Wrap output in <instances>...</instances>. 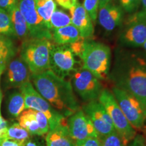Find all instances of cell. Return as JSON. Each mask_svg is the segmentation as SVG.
Instances as JSON below:
<instances>
[{
    "mask_svg": "<svg viewBox=\"0 0 146 146\" xmlns=\"http://www.w3.org/2000/svg\"><path fill=\"white\" fill-rule=\"evenodd\" d=\"M141 4H142V6H143V11L146 13V0H141Z\"/></svg>",
    "mask_w": 146,
    "mask_h": 146,
    "instance_id": "cell-38",
    "label": "cell"
},
{
    "mask_svg": "<svg viewBox=\"0 0 146 146\" xmlns=\"http://www.w3.org/2000/svg\"><path fill=\"white\" fill-rule=\"evenodd\" d=\"M79 62L76 60L68 45L52 43L50 54V70L60 77L66 78L72 75L78 68Z\"/></svg>",
    "mask_w": 146,
    "mask_h": 146,
    "instance_id": "cell-9",
    "label": "cell"
},
{
    "mask_svg": "<svg viewBox=\"0 0 146 146\" xmlns=\"http://www.w3.org/2000/svg\"><path fill=\"white\" fill-rule=\"evenodd\" d=\"M3 87L4 90L18 88L31 81V74L28 66L19 57L12 58L3 72Z\"/></svg>",
    "mask_w": 146,
    "mask_h": 146,
    "instance_id": "cell-12",
    "label": "cell"
},
{
    "mask_svg": "<svg viewBox=\"0 0 146 146\" xmlns=\"http://www.w3.org/2000/svg\"><path fill=\"white\" fill-rule=\"evenodd\" d=\"M67 125L71 137L76 142L91 137H100L92 122L83 110H78L69 116Z\"/></svg>",
    "mask_w": 146,
    "mask_h": 146,
    "instance_id": "cell-14",
    "label": "cell"
},
{
    "mask_svg": "<svg viewBox=\"0 0 146 146\" xmlns=\"http://www.w3.org/2000/svg\"><path fill=\"white\" fill-rule=\"evenodd\" d=\"M99 9L98 22L106 31H112L116 27L121 26L124 21L125 11L120 5L114 4L111 1Z\"/></svg>",
    "mask_w": 146,
    "mask_h": 146,
    "instance_id": "cell-15",
    "label": "cell"
},
{
    "mask_svg": "<svg viewBox=\"0 0 146 146\" xmlns=\"http://www.w3.org/2000/svg\"><path fill=\"white\" fill-rule=\"evenodd\" d=\"M83 110L92 122L100 138L104 137L116 131L112 119L104 106L98 100L89 102L84 106Z\"/></svg>",
    "mask_w": 146,
    "mask_h": 146,
    "instance_id": "cell-13",
    "label": "cell"
},
{
    "mask_svg": "<svg viewBox=\"0 0 146 146\" xmlns=\"http://www.w3.org/2000/svg\"><path fill=\"white\" fill-rule=\"evenodd\" d=\"M71 23L79 31L81 37L89 39L94 33V27L90 16L78 1L76 5L70 9Z\"/></svg>",
    "mask_w": 146,
    "mask_h": 146,
    "instance_id": "cell-16",
    "label": "cell"
},
{
    "mask_svg": "<svg viewBox=\"0 0 146 146\" xmlns=\"http://www.w3.org/2000/svg\"><path fill=\"white\" fill-rule=\"evenodd\" d=\"M111 1H112V0H99V8H102Z\"/></svg>",
    "mask_w": 146,
    "mask_h": 146,
    "instance_id": "cell-37",
    "label": "cell"
},
{
    "mask_svg": "<svg viewBox=\"0 0 146 146\" xmlns=\"http://www.w3.org/2000/svg\"><path fill=\"white\" fill-rule=\"evenodd\" d=\"M101 146H128L130 143L116 131L100 138Z\"/></svg>",
    "mask_w": 146,
    "mask_h": 146,
    "instance_id": "cell-27",
    "label": "cell"
},
{
    "mask_svg": "<svg viewBox=\"0 0 146 146\" xmlns=\"http://www.w3.org/2000/svg\"><path fill=\"white\" fill-rule=\"evenodd\" d=\"M19 0H0V8L10 14L15 7L18 6Z\"/></svg>",
    "mask_w": 146,
    "mask_h": 146,
    "instance_id": "cell-33",
    "label": "cell"
},
{
    "mask_svg": "<svg viewBox=\"0 0 146 146\" xmlns=\"http://www.w3.org/2000/svg\"><path fill=\"white\" fill-rule=\"evenodd\" d=\"M1 102H2V93H1V88H0V116H1Z\"/></svg>",
    "mask_w": 146,
    "mask_h": 146,
    "instance_id": "cell-39",
    "label": "cell"
},
{
    "mask_svg": "<svg viewBox=\"0 0 146 146\" xmlns=\"http://www.w3.org/2000/svg\"><path fill=\"white\" fill-rule=\"evenodd\" d=\"M142 46H143V50H145V53H146V41L144 42V43L143 44V45H142Z\"/></svg>",
    "mask_w": 146,
    "mask_h": 146,
    "instance_id": "cell-40",
    "label": "cell"
},
{
    "mask_svg": "<svg viewBox=\"0 0 146 146\" xmlns=\"http://www.w3.org/2000/svg\"><path fill=\"white\" fill-rule=\"evenodd\" d=\"M31 79L37 92L66 118L80 110L70 81L50 70L32 74Z\"/></svg>",
    "mask_w": 146,
    "mask_h": 146,
    "instance_id": "cell-2",
    "label": "cell"
},
{
    "mask_svg": "<svg viewBox=\"0 0 146 146\" xmlns=\"http://www.w3.org/2000/svg\"><path fill=\"white\" fill-rule=\"evenodd\" d=\"M17 119L19 125L26 129L31 135L41 136L35 110H25Z\"/></svg>",
    "mask_w": 146,
    "mask_h": 146,
    "instance_id": "cell-22",
    "label": "cell"
},
{
    "mask_svg": "<svg viewBox=\"0 0 146 146\" xmlns=\"http://www.w3.org/2000/svg\"><path fill=\"white\" fill-rule=\"evenodd\" d=\"M72 24L71 18L64 11L56 9L53 12L50 19V29H60L62 27L68 26Z\"/></svg>",
    "mask_w": 146,
    "mask_h": 146,
    "instance_id": "cell-26",
    "label": "cell"
},
{
    "mask_svg": "<svg viewBox=\"0 0 146 146\" xmlns=\"http://www.w3.org/2000/svg\"><path fill=\"white\" fill-rule=\"evenodd\" d=\"M108 78L114 87L133 95L146 108L145 55L131 51L117 52Z\"/></svg>",
    "mask_w": 146,
    "mask_h": 146,
    "instance_id": "cell-1",
    "label": "cell"
},
{
    "mask_svg": "<svg viewBox=\"0 0 146 146\" xmlns=\"http://www.w3.org/2000/svg\"><path fill=\"white\" fill-rule=\"evenodd\" d=\"M73 90L83 101L98 100L103 90L101 82L89 70L81 68L76 70L71 75Z\"/></svg>",
    "mask_w": 146,
    "mask_h": 146,
    "instance_id": "cell-10",
    "label": "cell"
},
{
    "mask_svg": "<svg viewBox=\"0 0 146 146\" xmlns=\"http://www.w3.org/2000/svg\"><path fill=\"white\" fill-rule=\"evenodd\" d=\"M76 146H101L100 137H91L82 141H76Z\"/></svg>",
    "mask_w": 146,
    "mask_h": 146,
    "instance_id": "cell-32",
    "label": "cell"
},
{
    "mask_svg": "<svg viewBox=\"0 0 146 146\" xmlns=\"http://www.w3.org/2000/svg\"><path fill=\"white\" fill-rule=\"evenodd\" d=\"M52 40L56 45H70L81 38L79 31L72 24L52 30Z\"/></svg>",
    "mask_w": 146,
    "mask_h": 146,
    "instance_id": "cell-19",
    "label": "cell"
},
{
    "mask_svg": "<svg viewBox=\"0 0 146 146\" xmlns=\"http://www.w3.org/2000/svg\"><path fill=\"white\" fill-rule=\"evenodd\" d=\"M52 43L49 39L31 37L22 42L20 56L28 66L31 75L50 70Z\"/></svg>",
    "mask_w": 146,
    "mask_h": 146,
    "instance_id": "cell-4",
    "label": "cell"
},
{
    "mask_svg": "<svg viewBox=\"0 0 146 146\" xmlns=\"http://www.w3.org/2000/svg\"><path fill=\"white\" fill-rule=\"evenodd\" d=\"M36 10L47 27L50 29V19L56 9L54 0H35Z\"/></svg>",
    "mask_w": 146,
    "mask_h": 146,
    "instance_id": "cell-23",
    "label": "cell"
},
{
    "mask_svg": "<svg viewBox=\"0 0 146 146\" xmlns=\"http://www.w3.org/2000/svg\"><path fill=\"white\" fill-rule=\"evenodd\" d=\"M16 54V49L10 38L0 35V78L7 64Z\"/></svg>",
    "mask_w": 146,
    "mask_h": 146,
    "instance_id": "cell-21",
    "label": "cell"
},
{
    "mask_svg": "<svg viewBox=\"0 0 146 146\" xmlns=\"http://www.w3.org/2000/svg\"><path fill=\"white\" fill-rule=\"evenodd\" d=\"M83 5L90 16L92 21H96L99 8V0H84Z\"/></svg>",
    "mask_w": 146,
    "mask_h": 146,
    "instance_id": "cell-28",
    "label": "cell"
},
{
    "mask_svg": "<svg viewBox=\"0 0 146 146\" xmlns=\"http://www.w3.org/2000/svg\"><path fill=\"white\" fill-rule=\"evenodd\" d=\"M80 59L82 68L89 70L98 79L108 78L111 64V50L108 45L86 39Z\"/></svg>",
    "mask_w": 146,
    "mask_h": 146,
    "instance_id": "cell-3",
    "label": "cell"
},
{
    "mask_svg": "<svg viewBox=\"0 0 146 146\" xmlns=\"http://www.w3.org/2000/svg\"><path fill=\"white\" fill-rule=\"evenodd\" d=\"M5 110L6 115L10 118H18L25 110V98L19 89H14L8 94L5 102Z\"/></svg>",
    "mask_w": 146,
    "mask_h": 146,
    "instance_id": "cell-18",
    "label": "cell"
},
{
    "mask_svg": "<svg viewBox=\"0 0 146 146\" xmlns=\"http://www.w3.org/2000/svg\"><path fill=\"white\" fill-rule=\"evenodd\" d=\"M56 1L58 5L67 10L72 9L78 2V0H56Z\"/></svg>",
    "mask_w": 146,
    "mask_h": 146,
    "instance_id": "cell-34",
    "label": "cell"
},
{
    "mask_svg": "<svg viewBox=\"0 0 146 146\" xmlns=\"http://www.w3.org/2000/svg\"><path fill=\"white\" fill-rule=\"evenodd\" d=\"M119 35V42L123 46L137 47L146 41V13L139 11L131 14L124 22Z\"/></svg>",
    "mask_w": 146,
    "mask_h": 146,
    "instance_id": "cell-6",
    "label": "cell"
},
{
    "mask_svg": "<svg viewBox=\"0 0 146 146\" xmlns=\"http://www.w3.org/2000/svg\"><path fill=\"white\" fill-rule=\"evenodd\" d=\"M35 114L41 136L43 137L50 131V125H49L48 120L44 114L39 112V111L35 110Z\"/></svg>",
    "mask_w": 146,
    "mask_h": 146,
    "instance_id": "cell-30",
    "label": "cell"
},
{
    "mask_svg": "<svg viewBox=\"0 0 146 146\" xmlns=\"http://www.w3.org/2000/svg\"><path fill=\"white\" fill-rule=\"evenodd\" d=\"M112 94L130 125L135 129L143 127L146 120V108L139 100L127 91L114 87Z\"/></svg>",
    "mask_w": 146,
    "mask_h": 146,
    "instance_id": "cell-8",
    "label": "cell"
},
{
    "mask_svg": "<svg viewBox=\"0 0 146 146\" xmlns=\"http://www.w3.org/2000/svg\"><path fill=\"white\" fill-rule=\"evenodd\" d=\"M25 98V110L32 109L44 114L48 120L50 130L66 120L61 113L42 97L35 89L31 81L27 82L19 88Z\"/></svg>",
    "mask_w": 146,
    "mask_h": 146,
    "instance_id": "cell-5",
    "label": "cell"
},
{
    "mask_svg": "<svg viewBox=\"0 0 146 146\" xmlns=\"http://www.w3.org/2000/svg\"><path fill=\"white\" fill-rule=\"evenodd\" d=\"M31 135L26 129L21 127L18 123H13L8 125L5 137L14 141L24 143L30 138Z\"/></svg>",
    "mask_w": 146,
    "mask_h": 146,
    "instance_id": "cell-24",
    "label": "cell"
},
{
    "mask_svg": "<svg viewBox=\"0 0 146 146\" xmlns=\"http://www.w3.org/2000/svg\"><path fill=\"white\" fill-rule=\"evenodd\" d=\"M23 146H46L45 139L42 136L31 135L23 143Z\"/></svg>",
    "mask_w": 146,
    "mask_h": 146,
    "instance_id": "cell-31",
    "label": "cell"
},
{
    "mask_svg": "<svg viewBox=\"0 0 146 146\" xmlns=\"http://www.w3.org/2000/svg\"><path fill=\"white\" fill-rule=\"evenodd\" d=\"M18 8L27 24L31 37L52 40V31L38 14L35 0H19Z\"/></svg>",
    "mask_w": 146,
    "mask_h": 146,
    "instance_id": "cell-11",
    "label": "cell"
},
{
    "mask_svg": "<svg viewBox=\"0 0 146 146\" xmlns=\"http://www.w3.org/2000/svg\"><path fill=\"white\" fill-rule=\"evenodd\" d=\"M0 146H23V143L8 138H0Z\"/></svg>",
    "mask_w": 146,
    "mask_h": 146,
    "instance_id": "cell-35",
    "label": "cell"
},
{
    "mask_svg": "<svg viewBox=\"0 0 146 146\" xmlns=\"http://www.w3.org/2000/svg\"><path fill=\"white\" fill-rule=\"evenodd\" d=\"M10 15L13 25L16 38L23 42L31 38L27 24L23 16L22 15L18 5L10 12Z\"/></svg>",
    "mask_w": 146,
    "mask_h": 146,
    "instance_id": "cell-20",
    "label": "cell"
},
{
    "mask_svg": "<svg viewBox=\"0 0 146 146\" xmlns=\"http://www.w3.org/2000/svg\"><path fill=\"white\" fill-rule=\"evenodd\" d=\"M98 101L104 106L112 119L116 131L128 141H132L136 136V131L123 114L112 92L107 89H103Z\"/></svg>",
    "mask_w": 146,
    "mask_h": 146,
    "instance_id": "cell-7",
    "label": "cell"
},
{
    "mask_svg": "<svg viewBox=\"0 0 146 146\" xmlns=\"http://www.w3.org/2000/svg\"><path fill=\"white\" fill-rule=\"evenodd\" d=\"M0 35L8 38H16L10 15L0 8Z\"/></svg>",
    "mask_w": 146,
    "mask_h": 146,
    "instance_id": "cell-25",
    "label": "cell"
},
{
    "mask_svg": "<svg viewBox=\"0 0 146 146\" xmlns=\"http://www.w3.org/2000/svg\"><path fill=\"white\" fill-rule=\"evenodd\" d=\"M45 139L46 146H76V141L69 133L67 120L50 129Z\"/></svg>",
    "mask_w": 146,
    "mask_h": 146,
    "instance_id": "cell-17",
    "label": "cell"
},
{
    "mask_svg": "<svg viewBox=\"0 0 146 146\" xmlns=\"http://www.w3.org/2000/svg\"><path fill=\"white\" fill-rule=\"evenodd\" d=\"M129 146H145L143 137H141V136H137L136 135Z\"/></svg>",
    "mask_w": 146,
    "mask_h": 146,
    "instance_id": "cell-36",
    "label": "cell"
},
{
    "mask_svg": "<svg viewBox=\"0 0 146 146\" xmlns=\"http://www.w3.org/2000/svg\"><path fill=\"white\" fill-rule=\"evenodd\" d=\"M119 2L123 10L129 14L137 12L141 5V0H119Z\"/></svg>",
    "mask_w": 146,
    "mask_h": 146,
    "instance_id": "cell-29",
    "label": "cell"
}]
</instances>
